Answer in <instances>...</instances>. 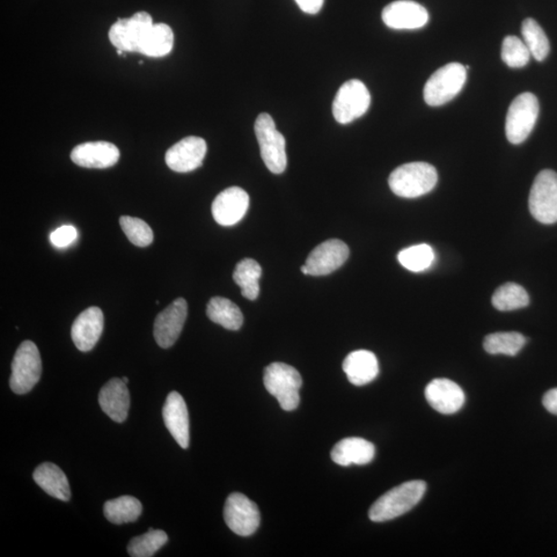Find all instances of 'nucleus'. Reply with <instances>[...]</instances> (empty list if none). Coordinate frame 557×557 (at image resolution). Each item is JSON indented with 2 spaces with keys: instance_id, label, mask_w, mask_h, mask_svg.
<instances>
[{
  "instance_id": "nucleus-9",
  "label": "nucleus",
  "mask_w": 557,
  "mask_h": 557,
  "mask_svg": "<svg viewBox=\"0 0 557 557\" xmlns=\"http://www.w3.org/2000/svg\"><path fill=\"white\" fill-rule=\"evenodd\" d=\"M371 106L368 88L359 80H350L343 84L333 104V115L336 122L349 124L361 118Z\"/></svg>"
},
{
  "instance_id": "nucleus-26",
  "label": "nucleus",
  "mask_w": 557,
  "mask_h": 557,
  "mask_svg": "<svg viewBox=\"0 0 557 557\" xmlns=\"http://www.w3.org/2000/svg\"><path fill=\"white\" fill-rule=\"evenodd\" d=\"M262 269L260 263L251 259L241 260L233 272V281L240 286L241 296L255 300L260 296V280Z\"/></svg>"
},
{
  "instance_id": "nucleus-15",
  "label": "nucleus",
  "mask_w": 557,
  "mask_h": 557,
  "mask_svg": "<svg viewBox=\"0 0 557 557\" xmlns=\"http://www.w3.org/2000/svg\"><path fill=\"white\" fill-rule=\"evenodd\" d=\"M382 20L386 26L397 31H414L428 24L430 14L420 4L398 0L385 6Z\"/></svg>"
},
{
  "instance_id": "nucleus-20",
  "label": "nucleus",
  "mask_w": 557,
  "mask_h": 557,
  "mask_svg": "<svg viewBox=\"0 0 557 557\" xmlns=\"http://www.w3.org/2000/svg\"><path fill=\"white\" fill-rule=\"evenodd\" d=\"M163 416L166 429L179 444L181 448L187 449L189 446V414L186 402L177 392L167 395Z\"/></svg>"
},
{
  "instance_id": "nucleus-19",
  "label": "nucleus",
  "mask_w": 557,
  "mask_h": 557,
  "mask_svg": "<svg viewBox=\"0 0 557 557\" xmlns=\"http://www.w3.org/2000/svg\"><path fill=\"white\" fill-rule=\"evenodd\" d=\"M71 158L80 167L108 168L118 163L120 151L112 143L90 142L75 146Z\"/></svg>"
},
{
  "instance_id": "nucleus-34",
  "label": "nucleus",
  "mask_w": 557,
  "mask_h": 557,
  "mask_svg": "<svg viewBox=\"0 0 557 557\" xmlns=\"http://www.w3.org/2000/svg\"><path fill=\"white\" fill-rule=\"evenodd\" d=\"M531 52L523 40L515 35L505 38L502 45V60L512 69L524 68L531 60Z\"/></svg>"
},
{
  "instance_id": "nucleus-8",
  "label": "nucleus",
  "mask_w": 557,
  "mask_h": 557,
  "mask_svg": "<svg viewBox=\"0 0 557 557\" xmlns=\"http://www.w3.org/2000/svg\"><path fill=\"white\" fill-rule=\"evenodd\" d=\"M531 214L540 223L557 222V174L552 170L539 173L531 189Z\"/></svg>"
},
{
  "instance_id": "nucleus-33",
  "label": "nucleus",
  "mask_w": 557,
  "mask_h": 557,
  "mask_svg": "<svg viewBox=\"0 0 557 557\" xmlns=\"http://www.w3.org/2000/svg\"><path fill=\"white\" fill-rule=\"evenodd\" d=\"M167 541L168 537L165 532L153 530L150 527L148 533L129 542L127 552L133 557H151L156 555L159 549L167 543Z\"/></svg>"
},
{
  "instance_id": "nucleus-22",
  "label": "nucleus",
  "mask_w": 557,
  "mask_h": 557,
  "mask_svg": "<svg viewBox=\"0 0 557 557\" xmlns=\"http://www.w3.org/2000/svg\"><path fill=\"white\" fill-rule=\"evenodd\" d=\"M375 446L363 438L343 439L335 444L331 457L336 465L349 467L351 465H368L375 458Z\"/></svg>"
},
{
  "instance_id": "nucleus-35",
  "label": "nucleus",
  "mask_w": 557,
  "mask_h": 557,
  "mask_svg": "<svg viewBox=\"0 0 557 557\" xmlns=\"http://www.w3.org/2000/svg\"><path fill=\"white\" fill-rule=\"evenodd\" d=\"M119 222L122 231L127 234V237L134 245L137 247H148L153 243V231L142 219L122 216Z\"/></svg>"
},
{
  "instance_id": "nucleus-11",
  "label": "nucleus",
  "mask_w": 557,
  "mask_h": 557,
  "mask_svg": "<svg viewBox=\"0 0 557 557\" xmlns=\"http://www.w3.org/2000/svg\"><path fill=\"white\" fill-rule=\"evenodd\" d=\"M224 520L229 529L241 537L251 536L260 524V513L251 500L240 493L227 497L224 507Z\"/></svg>"
},
{
  "instance_id": "nucleus-36",
  "label": "nucleus",
  "mask_w": 557,
  "mask_h": 557,
  "mask_svg": "<svg viewBox=\"0 0 557 557\" xmlns=\"http://www.w3.org/2000/svg\"><path fill=\"white\" fill-rule=\"evenodd\" d=\"M78 237V231L71 225H63L51 233V241L57 248H65L72 244Z\"/></svg>"
},
{
  "instance_id": "nucleus-14",
  "label": "nucleus",
  "mask_w": 557,
  "mask_h": 557,
  "mask_svg": "<svg viewBox=\"0 0 557 557\" xmlns=\"http://www.w3.org/2000/svg\"><path fill=\"white\" fill-rule=\"evenodd\" d=\"M349 258V248L340 240H328L307 256L305 266L311 276H326L340 269Z\"/></svg>"
},
{
  "instance_id": "nucleus-18",
  "label": "nucleus",
  "mask_w": 557,
  "mask_h": 557,
  "mask_svg": "<svg viewBox=\"0 0 557 557\" xmlns=\"http://www.w3.org/2000/svg\"><path fill=\"white\" fill-rule=\"evenodd\" d=\"M104 313L98 307H88L80 313L71 326V339L82 352L92 350L104 332Z\"/></svg>"
},
{
  "instance_id": "nucleus-24",
  "label": "nucleus",
  "mask_w": 557,
  "mask_h": 557,
  "mask_svg": "<svg viewBox=\"0 0 557 557\" xmlns=\"http://www.w3.org/2000/svg\"><path fill=\"white\" fill-rule=\"evenodd\" d=\"M33 479L49 496L63 502L71 500L70 483L60 467L52 463H43L35 468Z\"/></svg>"
},
{
  "instance_id": "nucleus-31",
  "label": "nucleus",
  "mask_w": 557,
  "mask_h": 557,
  "mask_svg": "<svg viewBox=\"0 0 557 557\" xmlns=\"http://www.w3.org/2000/svg\"><path fill=\"white\" fill-rule=\"evenodd\" d=\"M529 293L516 283L501 286L493 297V305L498 311H515L529 306Z\"/></svg>"
},
{
  "instance_id": "nucleus-16",
  "label": "nucleus",
  "mask_w": 557,
  "mask_h": 557,
  "mask_svg": "<svg viewBox=\"0 0 557 557\" xmlns=\"http://www.w3.org/2000/svg\"><path fill=\"white\" fill-rule=\"evenodd\" d=\"M248 194L240 187L227 188L219 194L212 204L215 222L222 226H232L243 219L249 208Z\"/></svg>"
},
{
  "instance_id": "nucleus-1",
  "label": "nucleus",
  "mask_w": 557,
  "mask_h": 557,
  "mask_svg": "<svg viewBox=\"0 0 557 557\" xmlns=\"http://www.w3.org/2000/svg\"><path fill=\"white\" fill-rule=\"evenodd\" d=\"M425 491H427V483L424 481L414 480L402 483L373 503L369 517L373 523H384L404 515L422 500Z\"/></svg>"
},
{
  "instance_id": "nucleus-32",
  "label": "nucleus",
  "mask_w": 557,
  "mask_h": 557,
  "mask_svg": "<svg viewBox=\"0 0 557 557\" xmlns=\"http://www.w3.org/2000/svg\"><path fill=\"white\" fill-rule=\"evenodd\" d=\"M402 267L410 272L420 273L430 269L436 260L434 249L428 244L408 247L398 255Z\"/></svg>"
},
{
  "instance_id": "nucleus-37",
  "label": "nucleus",
  "mask_w": 557,
  "mask_h": 557,
  "mask_svg": "<svg viewBox=\"0 0 557 557\" xmlns=\"http://www.w3.org/2000/svg\"><path fill=\"white\" fill-rule=\"evenodd\" d=\"M299 9L307 14H315L320 12L325 0H296Z\"/></svg>"
},
{
  "instance_id": "nucleus-39",
  "label": "nucleus",
  "mask_w": 557,
  "mask_h": 557,
  "mask_svg": "<svg viewBox=\"0 0 557 557\" xmlns=\"http://www.w3.org/2000/svg\"><path fill=\"white\" fill-rule=\"evenodd\" d=\"M300 269H302V273L304 275H309V270H307V268L306 266H303Z\"/></svg>"
},
{
  "instance_id": "nucleus-27",
  "label": "nucleus",
  "mask_w": 557,
  "mask_h": 557,
  "mask_svg": "<svg viewBox=\"0 0 557 557\" xmlns=\"http://www.w3.org/2000/svg\"><path fill=\"white\" fill-rule=\"evenodd\" d=\"M142 511L141 502L130 496H123L108 501L104 505L106 518L114 524L135 523L141 516Z\"/></svg>"
},
{
  "instance_id": "nucleus-7",
  "label": "nucleus",
  "mask_w": 557,
  "mask_h": 557,
  "mask_svg": "<svg viewBox=\"0 0 557 557\" xmlns=\"http://www.w3.org/2000/svg\"><path fill=\"white\" fill-rule=\"evenodd\" d=\"M42 375V358L38 347L32 341L21 344L12 363L11 390L25 394L39 383Z\"/></svg>"
},
{
  "instance_id": "nucleus-6",
  "label": "nucleus",
  "mask_w": 557,
  "mask_h": 557,
  "mask_svg": "<svg viewBox=\"0 0 557 557\" xmlns=\"http://www.w3.org/2000/svg\"><path fill=\"white\" fill-rule=\"evenodd\" d=\"M539 100L533 93H523L512 101L505 119V136L513 145L523 144L536 126Z\"/></svg>"
},
{
  "instance_id": "nucleus-21",
  "label": "nucleus",
  "mask_w": 557,
  "mask_h": 557,
  "mask_svg": "<svg viewBox=\"0 0 557 557\" xmlns=\"http://www.w3.org/2000/svg\"><path fill=\"white\" fill-rule=\"evenodd\" d=\"M99 401L104 411L115 422L127 420L130 406L127 384L122 379L113 378L101 388Z\"/></svg>"
},
{
  "instance_id": "nucleus-10",
  "label": "nucleus",
  "mask_w": 557,
  "mask_h": 557,
  "mask_svg": "<svg viewBox=\"0 0 557 557\" xmlns=\"http://www.w3.org/2000/svg\"><path fill=\"white\" fill-rule=\"evenodd\" d=\"M153 24L152 17L146 12L137 13L131 18L119 19L109 29V41L117 50L123 52L139 53Z\"/></svg>"
},
{
  "instance_id": "nucleus-25",
  "label": "nucleus",
  "mask_w": 557,
  "mask_h": 557,
  "mask_svg": "<svg viewBox=\"0 0 557 557\" xmlns=\"http://www.w3.org/2000/svg\"><path fill=\"white\" fill-rule=\"evenodd\" d=\"M207 315L211 321L229 331H239L244 322L240 307L231 300L220 297L211 298Z\"/></svg>"
},
{
  "instance_id": "nucleus-40",
  "label": "nucleus",
  "mask_w": 557,
  "mask_h": 557,
  "mask_svg": "<svg viewBox=\"0 0 557 557\" xmlns=\"http://www.w3.org/2000/svg\"><path fill=\"white\" fill-rule=\"evenodd\" d=\"M122 380H123V382H124V383H127H127L129 382V380H128V378H127V377H123V378H122Z\"/></svg>"
},
{
  "instance_id": "nucleus-3",
  "label": "nucleus",
  "mask_w": 557,
  "mask_h": 557,
  "mask_svg": "<svg viewBox=\"0 0 557 557\" xmlns=\"http://www.w3.org/2000/svg\"><path fill=\"white\" fill-rule=\"evenodd\" d=\"M263 383L284 411L290 412L298 407L303 379L293 366L283 363H270L263 373Z\"/></svg>"
},
{
  "instance_id": "nucleus-13",
  "label": "nucleus",
  "mask_w": 557,
  "mask_h": 557,
  "mask_svg": "<svg viewBox=\"0 0 557 557\" xmlns=\"http://www.w3.org/2000/svg\"><path fill=\"white\" fill-rule=\"evenodd\" d=\"M207 149V143L203 138L187 137L167 150L165 163L174 172H193L202 166Z\"/></svg>"
},
{
  "instance_id": "nucleus-2",
  "label": "nucleus",
  "mask_w": 557,
  "mask_h": 557,
  "mask_svg": "<svg viewBox=\"0 0 557 557\" xmlns=\"http://www.w3.org/2000/svg\"><path fill=\"white\" fill-rule=\"evenodd\" d=\"M437 183V170L427 163L401 165L395 168L388 179L392 192L404 199H416L428 194L436 187Z\"/></svg>"
},
{
  "instance_id": "nucleus-17",
  "label": "nucleus",
  "mask_w": 557,
  "mask_h": 557,
  "mask_svg": "<svg viewBox=\"0 0 557 557\" xmlns=\"http://www.w3.org/2000/svg\"><path fill=\"white\" fill-rule=\"evenodd\" d=\"M425 399L441 414H454L463 408L465 392L449 379H435L425 388Z\"/></svg>"
},
{
  "instance_id": "nucleus-30",
  "label": "nucleus",
  "mask_w": 557,
  "mask_h": 557,
  "mask_svg": "<svg viewBox=\"0 0 557 557\" xmlns=\"http://www.w3.org/2000/svg\"><path fill=\"white\" fill-rule=\"evenodd\" d=\"M522 33L524 42L534 60L537 61H545L549 52H551V42H549L543 28L539 25L538 22L532 18L525 19L522 26Z\"/></svg>"
},
{
  "instance_id": "nucleus-28",
  "label": "nucleus",
  "mask_w": 557,
  "mask_h": 557,
  "mask_svg": "<svg viewBox=\"0 0 557 557\" xmlns=\"http://www.w3.org/2000/svg\"><path fill=\"white\" fill-rule=\"evenodd\" d=\"M174 47V33L166 24H153L143 42L141 52L146 56L159 58L172 52Z\"/></svg>"
},
{
  "instance_id": "nucleus-5",
  "label": "nucleus",
  "mask_w": 557,
  "mask_h": 557,
  "mask_svg": "<svg viewBox=\"0 0 557 557\" xmlns=\"http://www.w3.org/2000/svg\"><path fill=\"white\" fill-rule=\"evenodd\" d=\"M255 135L260 148V156L268 170L276 175L285 172L288 167L286 141L283 135L276 128L272 116L262 113L255 121Z\"/></svg>"
},
{
  "instance_id": "nucleus-4",
  "label": "nucleus",
  "mask_w": 557,
  "mask_h": 557,
  "mask_svg": "<svg viewBox=\"0 0 557 557\" xmlns=\"http://www.w3.org/2000/svg\"><path fill=\"white\" fill-rule=\"evenodd\" d=\"M467 80V70L463 64L451 62L439 69L424 86L423 97L430 107L447 104L463 90Z\"/></svg>"
},
{
  "instance_id": "nucleus-38",
  "label": "nucleus",
  "mask_w": 557,
  "mask_h": 557,
  "mask_svg": "<svg viewBox=\"0 0 557 557\" xmlns=\"http://www.w3.org/2000/svg\"><path fill=\"white\" fill-rule=\"evenodd\" d=\"M543 405L549 413L557 415V388H553V390L545 393Z\"/></svg>"
},
{
  "instance_id": "nucleus-29",
  "label": "nucleus",
  "mask_w": 557,
  "mask_h": 557,
  "mask_svg": "<svg viewBox=\"0 0 557 557\" xmlns=\"http://www.w3.org/2000/svg\"><path fill=\"white\" fill-rule=\"evenodd\" d=\"M525 344V336L522 334L515 332L496 333L486 336L483 347L489 354L515 356L522 351Z\"/></svg>"
},
{
  "instance_id": "nucleus-12",
  "label": "nucleus",
  "mask_w": 557,
  "mask_h": 557,
  "mask_svg": "<svg viewBox=\"0 0 557 557\" xmlns=\"http://www.w3.org/2000/svg\"><path fill=\"white\" fill-rule=\"evenodd\" d=\"M188 314V305L184 298H177L166 307L154 322V338L158 346L171 348L184 327Z\"/></svg>"
},
{
  "instance_id": "nucleus-23",
  "label": "nucleus",
  "mask_w": 557,
  "mask_h": 557,
  "mask_svg": "<svg viewBox=\"0 0 557 557\" xmlns=\"http://www.w3.org/2000/svg\"><path fill=\"white\" fill-rule=\"evenodd\" d=\"M349 382L363 386L372 382L379 375L378 359L373 352L357 350L351 352L343 363Z\"/></svg>"
}]
</instances>
